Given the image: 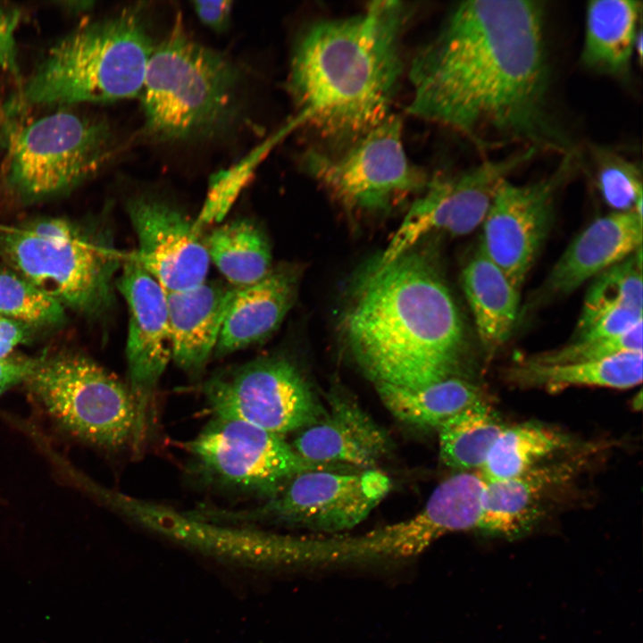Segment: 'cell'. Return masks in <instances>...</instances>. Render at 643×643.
Wrapping results in <instances>:
<instances>
[{
  "label": "cell",
  "instance_id": "cell-38",
  "mask_svg": "<svg viewBox=\"0 0 643 643\" xmlns=\"http://www.w3.org/2000/svg\"><path fill=\"white\" fill-rule=\"evenodd\" d=\"M192 4L200 21L209 29L216 32H222L228 29L230 21L232 2L194 1Z\"/></svg>",
  "mask_w": 643,
  "mask_h": 643
},
{
  "label": "cell",
  "instance_id": "cell-3",
  "mask_svg": "<svg viewBox=\"0 0 643 643\" xmlns=\"http://www.w3.org/2000/svg\"><path fill=\"white\" fill-rule=\"evenodd\" d=\"M409 16L403 2L374 1L357 14L319 20L301 31L287 87L304 124L347 146L392 114Z\"/></svg>",
  "mask_w": 643,
  "mask_h": 643
},
{
  "label": "cell",
  "instance_id": "cell-33",
  "mask_svg": "<svg viewBox=\"0 0 643 643\" xmlns=\"http://www.w3.org/2000/svg\"><path fill=\"white\" fill-rule=\"evenodd\" d=\"M596 177L599 191L615 212L642 213V180L635 163L602 148L594 150Z\"/></svg>",
  "mask_w": 643,
  "mask_h": 643
},
{
  "label": "cell",
  "instance_id": "cell-15",
  "mask_svg": "<svg viewBox=\"0 0 643 643\" xmlns=\"http://www.w3.org/2000/svg\"><path fill=\"white\" fill-rule=\"evenodd\" d=\"M572 164L570 153L549 176L523 185L505 179L495 192L480 246L519 290L547 233L555 193Z\"/></svg>",
  "mask_w": 643,
  "mask_h": 643
},
{
  "label": "cell",
  "instance_id": "cell-31",
  "mask_svg": "<svg viewBox=\"0 0 643 643\" xmlns=\"http://www.w3.org/2000/svg\"><path fill=\"white\" fill-rule=\"evenodd\" d=\"M641 248L597 275L589 287L577 325L617 308L642 310Z\"/></svg>",
  "mask_w": 643,
  "mask_h": 643
},
{
  "label": "cell",
  "instance_id": "cell-36",
  "mask_svg": "<svg viewBox=\"0 0 643 643\" xmlns=\"http://www.w3.org/2000/svg\"><path fill=\"white\" fill-rule=\"evenodd\" d=\"M21 15L19 8L0 4V68L14 78L17 86L22 79L16 42Z\"/></svg>",
  "mask_w": 643,
  "mask_h": 643
},
{
  "label": "cell",
  "instance_id": "cell-35",
  "mask_svg": "<svg viewBox=\"0 0 643 643\" xmlns=\"http://www.w3.org/2000/svg\"><path fill=\"white\" fill-rule=\"evenodd\" d=\"M642 322V310L617 308L577 325L572 340L607 338L622 334Z\"/></svg>",
  "mask_w": 643,
  "mask_h": 643
},
{
  "label": "cell",
  "instance_id": "cell-11",
  "mask_svg": "<svg viewBox=\"0 0 643 643\" xmlns=\"http://www.w3.org/2000/svg\"><path fill=\"white\" fill-rule=\"evenodd\" d=\"M201 393L213 417L239 420L280 436L312 425L325 413L300 370L280 356L217 372Z\"/></svg>",
  "mask_w": 643,
  "mask_h": 643
},
{
  "label": "cell",
  "instance_id": "cell-34",
  "mask_svg": "<svg viewBox=\"0 0 643 643\" xmlns=\"http://www.w3.org/2000/svg\"><path fill=\"white\" fill-rule=\"evenodd\" d=\"M639 352H642V322L620 335L572 340L571 343L555 350L528 358L543 364H564L601 360L623 353Z\"/></svg>",
  "mask_w": 643,
  "mask_h": 643
},
{
  "label": "cell",
  "instance_id": "cell-32",
  "mask_svg": "<svg viewBox=\"0 0 643 643\" xmlns=\"http://www.w3.org/2000/svg\"><path fill=\"white\" fill-rule=\"evenodd\" d=\"M65 308L13 270H0V316L28 329H50L65 322Z\"/></svg>",
  "mask_w": 643,
  "mask_h": 643
},
{
  "label": "cell",
  "instance_id": "cell-37",
  "mask_svg": "<svg viewBox=\"0 0 643 643\" xmlns=\"http://www.w3.org/2000/svg\"><path fill=\"white\" fill-rule=\"evenodd\" d=\"M39 357L10 355L0 358V396L14 385L24 382Z\"/></svg>",
  "mask_w": 643,
  "mask_h": 643
},
{
  "label": "cell",
  "instance_id": "cell-29",
  "mask_svg": "<svg viewBox=\"0 0 643 643\" xmlns=\"http://www.w3.org/2000/svg\"><path fill=\"white\" fill-rule=\"evenodd\" d=\"M505 427L494 408L485 399L479 400L437 430L439 458L459 472L480 469Z\"/></svg>",
  "mask_w": 643,
  "mask_h": 643
},
{
  "label": "cell",
  "instance_id": "cell-26",
  "mask_svg": "<svg viewBox=\"0 0 643 643\" xmlns=\"http://www.w3.org/2000/svg\"><path fill=\"white\" fill-rule=\"evenodd\" d=\"M506 378L518 386L549 389L567 386L630 388L642 381V352L564 364H543L526 358L509 367Z\"/></svg>",
  "mask_w": 643,
  "mask_h": 643
},
{
  "label": "cell",
  "instance_id": "cell-9",
  "mask_svg": "<svg viewBox=\"0 0 643 643\" xmlns=\"http://www.w3.org/2000/svg\"><path fill=\"white\" fill-rule=\"evenodd\" d=\"M24 383L72 436L105 449L131 443L135 410L129 388L92 358L72 351L44 355Z\"/></svg>",
  "mask_w": 643,
  "mask_h": 643
},
{
  "label": "cell",
  "instance_id": "cell-18",
  "mask_svg": "<svg viewBox=\"0 0 643 643\" xmlns=\"http://www.w3.org/2000/svg\"><path fill=\"white\" fill-rule=\"evenodd\" d=\"M484 484L479 472L448 477L415 515L360 536L363 552L372 560L409 557L447 533L479 530Z\"/></svg>",
  "mask_w": 643,
  "mask_h": 643
},
{
  "label": "cell",
  "instance_id": "cell-17",
  "mask_svg": "<svg viewBox=\"0 0 643 643\" xmlns=\"http://www.w3.org/2000/svg\"><path fill=\"white\" fill-rule=\"evenodd\" d=\"M127 209L138 241L135 258L166 292L187 290L206 280L211 261L194 220L150 195L130 199Z\"/></svg>",
  "mask_w": 643,
  "mask_h": 643
},
{
  "label": "cell",
  "instance_id": "cell-5",
  "mask_svg": "<svg viewBox=\"0 0 643 643\" xmlns=\"http://www.w3.org/2000/svg\"><path fill=\"white\" fill-rule=\"evenodd\" d=\"M143 133L158 143L228 136L245 111V78L224 53L191 38L180 18L154 48L140 95Z\"/></svg>",
  "mask_w": 643,
  "mask_h": 643
},
{
  "label": "cell",
  "instance_id": "cell-28",
  "mask_svg": "<svg viewBox=\"0 0 643 643\" xmlns=\"http://www.w3.org/2000/svg\"><path fill=\"white\" fill-rule=\"evenodd\" d=\"M210 261L230 285L242 288L262 280L271 270V246L256 224L236 220L214 229L206 238Z\"/></svg>",
  "mask_w": 643,
  "mask_h": 643
},
{
  "label": "cell",
  "instance_id": "cell-22",
  "mask_svg": "<svg viewBox=\"0 0 643 643\" xmlns=\"http://www.w3.org/2000/svg\"><path fill=\"white\" fill-rule=\"evenodd\" d=\"M238 288L221 280L166 292L171 359L188 372H199L214 353Z\"/></svg>",
  "mask_w": 643,
  "mask_h": 643
},
{
  "label": "cell",
  "instance_id": "cell-16",
  "mask_svg": "<svg viewBox=\"0 0 643 643\" xmlns=\"http://www.w3.org/2000/svg\"><path fill=\"white\" fill-rule=\"evenodd\" d=\"M117 513L180 545L221 559L273 566L297 564L300 557V538L201 520L187 511L127 494L121 497Z\"/></svg>",
  "mask_w": 643,
  "mask_h": 643
},
{
  "label": "cell",
  "instance_id": "cell-14",
  "mask_svg": "<svg viewBox=\"0 0 643 643\" xmlns=\"http://www.w3.org/2000/svg\"><path fill=\"white\" fill-rule=\"evenodd\" d=\"M116 286L129 310L127 386L135 410L130 444L137 454L152 422L157 385L171 360L167 299L165 290L135 257L122 265Z\"/></svg>",
  "mask_w": 643,
  "mask_h": 643
},
{
  "label": "cell",
  "instance_id": "cell-30",
  "mask_svg": "<svg viewBox=\"0 0 643 643\" xmlns=\"http://www.w3.org/2000/svg\"><path fill=\"white\" fill-rule=\"evenodd\" d=\"M571 447L564 433L538 423L505 426L480 469L484 481L518 476Z\"/></svg>",
  "mask_w": 643,
  "mask_h": 643
},
{
  "label": "cell",
  "instance_id": "cell-7",
  "mask_svg": "<svg viewBox=\"0 0 643 643\" xmlns=\"http://www.w3.org/2000/svg\"><path fill=\"white\" fill-rule=\"evenodd\" d=\"M0 256L65 309L104 312L121 257L100 234L63 218L0 226Z\"/></svg>",
  "mask_w": 643,
  "mask_h": 643
},
{
  "label": "cell",
  "instance_id": "cell-2",
  "mask_svg": "<svg viewBox=\"0 0 643 643\" xmlns=\"http://www.w3.org/2000/svg\"><path fill=\"white\" fill-rule=\"evenodd\" d=\"M359 367L376 384L415 388L458 375L466 337L433 260L413 248L377 258L353 280L339 322Z\"/></svg>",
  "mask_w": 643,
  "mask_h": 643
},
{
  "label": "cell",
  "instance_id": "cell-25",
  "mask_svg": "<svg viewBox=\"0 0 643 643\" xmlns=\"http://www.w3.org/2000/svg\"><path fill=\"white\" fill-rule=\"evenodd\" d=\"M641 3L630 0L589 1L586 8L582 64L594 71L623 77L630 70Z\"/></svg>",
  "mask_w": 643,
  "mask_h": 643
},
{
  "label": "cell",
  "instance_id": "cell-4",
  "mask_svg": "<svg viewBox=\"0 0 643 643\" xmlns=\"http://www.w3.org/2000/svg\"><path fill=\"white\" fill-rule=\"evenodd\" d=\"M146 21L135 5L63 36L21 79L6 114L140 96L155 46Z\"/></svg>",
  "mask_w": 643,
  "mask_h": 643
},
{
  "label": "cell",
  "instance_id": "cell-19",
  "mask_svg": "<svg viewBox=\"0 0 643 643\" xmlns=\"http://www.w3.org/2000/svg\"><path fill=\"white\" fill-rule=\"evenodd\" d=\"M324 414L298 431L291 446L305 460L356 470L375 468L391 450V440L348 393H327Z\"/></svg>",
  "mask_w": 643,
  "mask_h": 643
},
{
  "label": "cell",
  "instance_id": "cell-21",
  "mask_svg": "<svg viewBox=\"0 0 643 643\" xmlns=\"http://www.w3.org/2000/svg\"><path fill=\"white\" fill-rule=\"evenodd\" d=\"M581 458L538 464L509 479L485 481L479 530L516 539L527 533L543 514L552 493L580 469Z\"/></svg>",
  "mask_w": 643,
  "mask_h": 643
},
{
  "label": "cell",
  "instance_id": "cell-12",
  "mask_svg": "<svg viewBox=\"0 0 643 643\" xmlns=\"http://www.w3.org/2000/svg\"><path fill=\"white\" fill-rule=\"evenodd\" d=\"M185 449L206 480L264 499L298 473L348 469L305 460L282 436L234 419L213 417Z\"/></svg>",
  "mask_w": 643,
  "mask_h": 643
},
{
  "label": "cell",
  "instance_id": "cell-10",
  "mask_svg": "<svg viewBox=\"0 0 643 643\" xmlns=\"http://www.w3.org/2000/svg\"><path fill=\"white\" fill-rule=\"evenodd\" d=\"M402 130L400 117L390 114L342 153L309 149L301 164L348 212L386 211L428 181L408 159Z\"/></svg>",
  "mask_w": 643,
  "mask_h": 643
},
{
  "label": "cell",
  "instance_id": "cell-8",
  "mask_svg": "<svg viewBox=\"0 0 643 643\" xmlns=\"http://www.w3.org/2000/svg\"><path fill=\"white\" fill-rule=\"evenodd\" d=\"M391 486L390 478L376 468L313 470L295 475L257 506H199L189 513L218 523L284 525L332 533L363 522Z\"/></svg>",
  "mask_w": 643,
  "mask_h": 643
},
{
  "label": "cell",
  "instance_id": "cell-39",
  "mask_svg": "<svg viewBox=\"0 0 643 643\" xmlns=\"http://www.w3.org/2000/svg\"><path fill=\"white\" fill-rule=\"evenodd\" d=\"M28 330L15 321L0 316V358L12 355L13 350L27 338Z\"/></svg>",
  "mask_w": 643,
  "mask_h": 643
},
{
  "label": "cell",
  "instance_id": "cell-27",
  "mask_svg": "<svg viewBox=\"0 0 643 643\" xmlns=\"http://www.w3.org/2000/svg\"><path fill=\"white\" fill-rule=\"evenodd\" d=\"M375 388L395 418L428 430H438L455 414L484 399L480 388L459 374L415 388L388 384H376Z\"/></svg>",
  "mask_w": 643,
  "mask_h": 643
},
{
  "label": "cell",
  "instance_id": "cell-13",
  "mask_svg": "<svg viewBox=\"0 0 643 643\" xmlns=\"http://www.w3.org/2000/svg\"><path fill=\"white\" fill-rule=\"evenodd\" d=\"M536 152L529 148L462 171L438 173L428 180L422 195L412 204L377 260L381 263L390 262L433 231L452 236L473 231L482 223L499 184Z\"/></svg>",
  "mask_w": 643,
  "mask_h": 643
},
{
  "label": "cell",
  "instance_id": "cell-24",
  "mask_svg": "<svg viewBox=\"0 0 643 643\" xmlns=\"http://www.w3.org/2000/svg\"><path fill=\"white\" fill-rule=\"evenodd\" d=\"M462 284L481 347L490 357L514 330L519 313L520 290L480 246L463 268Z\"/></svg>",
  "mask_w": 643,
  "mask_h": 643
},
{
  "label": "cell",
  "instance_id": "cell-20",
  "mask_svg": "<svg viewBox=\"0 0 643 643\" xmlns=\"http://www.w3.org/2000/svg\"><path fill=\"white\" fill-rule=\"evenodd\" d=\"M641 243L642 213L614 212L595 220L558 259L540 295L549 298L572 293L641 248Z\"/></svg>",
  "mask_w": 643,
  "mask_h": 643
},
{
  "label": "cell",
  "instance_id": "cell-23",
  "mask_svg": "<svg viewBox=\"0 0 643 643\" xmlns=\"http://www.w3.org/2000/svg\"><path fill=\"white\" fill-rule=\"evenodd\" d=\"M298 274L288 266L272 269L259 281L238 288L223 322L216 355L263 342L281 324L292 307Z\"/></svg>",
  "mask_w": 643,
  "mask_h": 643
},
{
  "label": "cell",
  "instance_id": "cell-1",
  "mask_svg": "<svg viewBox=\"0 0 643 643\" xmlns=\"http://www.w3.org/2000/svg\"><path fill=\"white\" fill-rule=\"evenodd\" d=\"M409 79L407 113L480 150L520 143L572 153L550 112L541 2L460 3L413 59Z\"/></svg>",
  "mask_w": 643,
  "mask_h": 643
},
{
  "label": "cell",
  "instance_id": "cell-6",
  "mask_svg": "<svg viewBox=\"0 0 643 643\" xmlns=\"http://www.w3.org/2000/svg\"><path fill=\"white\" fill-rule=\"evenodd\" d=\"M4 149L2 186L17 203L31 205L71 193L95 177L114 159L119 142L107 120L63 106L13 120Z\"/></svg>",
  "mask_w": 643,
  "mask_h": 643
}]
</instances>
